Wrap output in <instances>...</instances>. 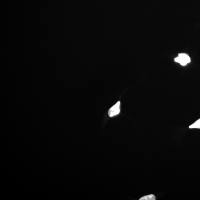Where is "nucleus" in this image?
Masks as SVG:
<instances>
[{
    "mask_svg": "<svg viewBox=\"0 0 200 200\" xmlns=\"http://www.w3.org/2000/svg\"><path fill=\"white\" fill-rule=\"evenodd\" d=\"M156 197L154 195L151 194L142 197L139 200H155Z\"/></svg>",
    "mask_w": 200,
    "mask_h": 200,
    "instance_id": "obj_3",
    "label": "nucleus"
},
{
    "mask_svg": "<svg viewBox=\"0 0 200 200\" xmlns=\"http://www.w3.org/2000/svg\"><path fill=\"white\" fill-rule=\"evenodd\" d=\"M176 62L179 63L182 66H185L190 62V58L187 54L182 53L179 54L178 56L175 59Z\"/></svg>",
    "mask_w": 200,
    "mask_h": 200,
    "instance_id": "obj_1",
    "label": "nucleus"
},
{
    "mask_svg": "<svg viewBox=\"0 0 200 200\" xmlns=\"http://www.w3.org/2000/svg\"><path fill=\"white\" fill-rule=\"evenodd\" d=\"M120 102L119 101L114 106L111 107L108 111V115L112 117L119 114L120 112Z\"/></svg>",
    "mask_w": 200,
    "mask_h": 200,
    "instance_id": "obj_2",
    "label": "nucleus"
},
{
    "mask_svg": "<svg viewBox=\"0 0 200 200\" xmlns=\"http://www.w3.org/2000/svg\"><path fill=\"white\" fill-rule=\"evenodd\" d=\"M189 128L200 129V119L194 123L192 125L189 126Z\"/></svg>",
    "mask_w": 200,
    "mask_h": 200,
    "instance_id": "obj_4",
    "label": "nucleus"
}]
</instances>
